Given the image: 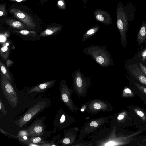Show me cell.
Listing matches in <instances>:
<instances>
[{"instance_id":"6da1fadb","label":"cell","mask_w":146,"mask_h":146,"mask_svg":"<svg viewBox=\"0 0 146 146\" xmlns=\"http://www.w3.org/2000/svg\"><path fill=\"white\" fill-rule=\"evenodd\" d=\"M9 12L13 16L31 29L37 27L35 20L41 19L33 11L23 4H12Z\"/></svg>"},{"instance_id":"7a4b0ae2","label":"cell","mask_w":146,"mask_h":146,"mask_svg":"<svg viewBox=\"0 0 146 146\" xmlns=\"http://www.w3.org/2000/svg\"><path fill=\"white\" fill-rule=\"evenodd\" d=\"M83 52L86 54L91 56L102 67L114 66L111 56L105 46L91 45L85 48Z\"/></svg>"},{"instance_id":"3957f363","label":"cell","mask_w":146,"mask_h":146,"mask_svg":"<svg viewBox=\"0 0 146 146\" xmlns=\"http://www.w3.org/2000/svg\"><path fill=\"white\" fill-rule=\"evenodd\" d=\"M116 13L117 25L120 35L121 43L125 48L127 44L126 34L128 29L129 20L125 7L121 1L117 5Z\"/></svg>"},{"instance_id":"277c9868","label":"cell","mask_w":146,"mask_h":146,"mask_svg":"<svg viewBox=\"0 0 146 146\" xmlns=\"http://www.w3.org/2000/svg\"><path fill=\"white\" fill-rule=\"evenodd\" d=\"M1 87L4 95L10 106L16 107L19 102L17 93L9 81L3 73H0Z\"/></svg>"},{"instance_id":"5b68a950","label":"cell","mask_w":146,"mask_h":146,"mask_svg":"<svg viewBox=\"0 0 146 146\" xmlns=\"http://www.w3.org/2000/svg\"><path fill=\"white\" fill-rule=\"evenodd\" d=\"M46 106L45 101H39L31 107L28 111L15 122L19 127H22L36 115L44 109Z\"/></svg>"},{"instance_id":"8992f818","label":"cell","mask_w":146,"mask_h":146,"mask_svg":"<svg viewBox=\"0 0 146 146\" xmlns=\"http://www.w3.org/2000/svg\"><path fill=\"white\" fill-rule=\"evenodd\" d=\"M93 13L95 19L97 21L106 25L112 23L111 16L107 11L97 9L94 11Z\"/></svg>"},{"instance_id":"52a82bcc","label":"cell","mask_w":146,"mask_h":146,"mask_svg":"<svg viewBox=\"0 0 146 146\" xmlns=\"http://www.w3.org/2000/svg\"><path fill=\"white\" fill-rule=\"evenodd\" d=\"M129 108L136 121L146 126V112L144 110L133 105L130 106Z\"/></svg>"},{"instance_id":"ba28073f","label":"cell","mask_w":146,"mask_h":146,"mask_svg":"<svg viewBox=\"0 0 146 146\" xmlns=\"http://www.w3.org/2000/svg\"><path fill=\"white\" fill-rule=\"evenodd\" d=\"M128 68L131 74L137 80L144 86H146V76L136 64L130 65Z\"/></svg>"},{"instance_id":"9c48e42d","label":"cell","mask_w":146,"mask_h":146,"mask_svg":"<svg viewBox=\"0 0 146 146\" xmlns=\"http://www.w3.org/2000/svg\"><path fill=\"white\" fill-rule=\"evenodd\" d=\"M28 137L40 136L44 133V128L42 123L37 121L32 124L27 130Z\"/></svg>"},{"instance_id":"30bf717a","label":"cell","mask_w":146,"mask_h":146,"mask_svg":"<svg viewBox=\"0 0 146 146\" xmlns=\"http://www.w3.org/2000/svg\"><path fill=\"white\" fill-rule=\"evenodd\" d=\"M55 80H51L39 84L34 87L28 92V93L33 92H43L47 89L53 86L56 81Z\"/></svg>"},{"instance_id":"8fae6325","label":"cell","mask_w":146,"mask_h":146,"mask_svg":"<svg viewBox=\"0 0 146 146\" xmlns=\"http://www.w3.org/2000/svg\"><path fill=\"white\" fill-rule=\"evenodd\" d=\"M146 40V22L143 21L139 30L137 37L138 46L143 43Z\"/></svg>"},{"instance_id":"7c38bea8","label":"cell","mask_w":146,"mask_h":146,"mask_svg":"<svg viewBox=\"0 0 146 146\" xmlns=\"http://www.w3.org/2000/svg\"><path fill=\"white\" fill-rule=\"evenodd\" d=\"M5 21L7 25L15 29L23 30L26 28L27 27H29L20 21L11 18H7L5 19Z\"/></svg>"},{"instance_id":"4fadbf2b","label":"cell","mask_w":146,"mask_h":146,"mask_svg":"<svg viewBox=\"0 0 146 146\" xmlns=\"http://www.w3.org/2000/svg\"><path fill=\"white\" fill-rule=\"evenodd\" d=\"M63 27L62 25L59 24L52 25L41 32L40 36H45L54 34L61 31Z\"/></svg>"},{"instance_id":"5bb4252c","label":"cell","mask_w":146,"mask_h":146,"mask_svg":"<svg viewBox=\"0 0 146 146\" xmlns=\"http://www.w3.org/2000/svg\"><path fill=\"white\" fill-rule=\"evenodd\" d=\"M100 28V26L98 25L90 28L83 34L81 39L82 42L86 41L90 37L94 35L98 32Z\"/></svg>"},{"instance_id":"9a60e30c","label":"cell","mask_w":146,"mask_h":146,"mask_svg":"<svg viewBox=\"0 0 146 146\" xmlns=\"http://www.w3.org/2000/svg\"><path fill=\"white\" fill-rule=\"evenodd\" d=\"M13 32L23 35L31 36L34 37L36 36V33L35 31H33L21 30L20 31L14 30L13 31Z\"/></svg>"},{"instance_id":"2e32d148","label":"cell","mask_w":146,"mask_h":146,"mask_svg":"<svg viewBox=\"0 0 146 146\" xmlns=\"http://www.w3.org/2000/svg\"><path fill=\"white\" fill-rule=\"evenodd\" d=\"M0 67L2 73L4 75L9 81L11 82L12 80L9 72L7 67L1 61L0 62Z\"/></svg>"},{"instance_id":"e0dca14e","label":"cell","mask_w":146,"mask_h":146,"mask_svg":"<svg viewBox=\"0 0 146 146\" xmlns=\"http://www.w3.org/2000/svg\"><path fill=\"white\" fill-rule=\"evenodd\" d=\"M9 48L8 46H5L1 48L0 53L1 56L5 60H6L9 55Z\"/></svg>"},{"instance_id":"ac0fdd59","label":"cell","mask_w":146,"mask_h":146,"mask_svg":"<svg viewBox=\"0 0 146 146\" xmlns=\"http://www.w3.org/2000/svg\"><path fill=\"white\" fill-rule=\"evenodd\" d=\"M123 96L124 97H133L135 95L132 91L128 87H126L124 89L123 92Z\"/></svg>"},{"instance_id":"d6986e66","label":"cell","mask_w":146,"mask_h":146,"mask_svg":"<svg viewBox=\"0 0 146 146\" xmlns=\"http://www.w3.org/2000/svg\"><path fill=\"white\" fill-rule=\"evenodd\" d=\"M8 15L7 11L6 9V5L4 3L0 5V16H6Z\"/></svg>"},{"instance_id":"ffe728a7","label":"cell","mask_w":146,"mask_h":146,"mask_svg":"<svg viewBox=\"0 0 146 146\" xmlns=\"http://www.w3.org/2000/svg\"><path fill=\"white\" fill-rule=\"evenodd\" d=\"M28 140L33 143H40L43 142L42 139L39 136L31 137V138L28 139Z\"/></svg>"},{"instance_id":"44dd1931","label":"cell","mask_w":146,"mask_h":146,"mask_svg":"<svg viewBox=\"0 0 146 146\" xmlns=\"http://www.w3.org/2000/svg\"><path fill=\"white\" fill-rule=\"evenodd\" d=\"M134 84L137 88L146 96V87L136 82H135Z\"/></svg>"},{"instance_id":"7402d4cb","label":"cell","mask_w":146,"mask_h":146,"mask_svg":"<svg viewBox=\"0 0 146 146\" xmlns=\"http://www.w3.org/2000/svg\"><path fill=\"white\" fill-rule=\"evenodd\" d=\"M57 5L58 7L61 9L65 10L66 7V3L64 0H58Z\"/></svg>"},{"instance_id":"603a6c76","label":"cell","mask_w":146,"mask_h":146,"mask_svg":"<svg viewBox=\"0 0 146 146\" xmlns=\"http://www.w3.org/2000/svg\"><path fill=\"white\" fill-rule=\"evenodd\" d=\"M137 57L143 62H144L146 60V48L139 54Z\"/></svg>"},{"instance_id":"cb8c5ba5","label":"cell","mask_w":146,"mask_h":146,"mask_svg":"<svg viewBox=\"0 0 146 146\" xmlns=\"http://www.w3.org/2000/svg\"><path fill=\"white\" fill-rule=\"evenodd\" d=\"M25 136H28V133L27 130L19 131L18 135L17 137L20 140Z\"/></svg>"},{"instance_id":"d4e9b609","label":"cell","mask_w":146,"mask_h":146,"mask_svg":"<svg viewBox=\"0 0 146 146\" xmlns=\"http://www.w3.org/2000/svg\"><path fill=\"white\" fill-rule=\"evenodd\" d=\"M0 111H2L4 115H7V111L6 110L5 106L1 99L0 98Z\"/></svg>"},{"instance_id":"484cf974","label":"cell","mask_w":146,"mask_h":146,"mask_svg":"<svg viewBox=\"0 0 146 146\" xmlns=\"http://www.w3.org/2000/svg\"><path fill=\"white\" fill-rule=\"evenodd\" d=\"M62 98L63 101L65 103H67L69 101V98L68 95L62 91Z\"/></svg>"},{"instance_id":"4316f807","label":"cell","mask_w":146,"mask_h":146,"mask_svg":"<svg viewBox=\"0 0 146 146\" xmlns=\"http://www.w3.org/2000/svg\"><path fill=\"white\" fill-rule=\"evenodd\" d=\"M139 64L140 69L146 76V67L141 62H140Z\"/></svg>"},{"instance_id":"83f0119b","label":"cell","mask_w":146,"mask_h":146,"mask_svg":"<svg viewBox=\"0 0 146 146\" xmlns=\"http://www.w3.org/2000/svg\"><path fill=\"white\" fill-rule=\"evenodd\" d=\"M93 107L96 109H100L101 108V105L98 103H94L93 105Z\"/></svg>"},{"instance_id":"f1b7e54d","label":"cell","mask_w":146,"mask_h":146,"mask_svg":"<svg viewBox=\"0 0 146 146\" xmlns=\"http://www.w3.org/2000/svg\"><path fill=\"white\" fill-rule=\"evenodd\" d=\"M98 124L95 121H92L90 124V126H93L94 127H96L98 126Z\"/></svg>"},{"instance_id":"f546056e","label":"cell","mask_w":146,"mask_h":146,"mask_svg":"<svg viewBox=\"0 0 146 146\" xmlns=\"http://www.w3.org/2000/svg\"><path fill=\"white\" fill-rule=\"evenodd\" d=\"M63 142L64 144H68L70 142V140L69 138H65L63 139Z\"/></svg>"},{"instance_id":"4dcf8cb0","label":"cell","mask_w":146,"mask_h":146,"mask_svg":"<svg viewBox=\"0 0 146 146\" xmlns=\"http://www.w3.org/2000/svg\"><path fill=\"white\" fill-rule=\"evenodd\" d=\"M13 63V62L12 61L10 60L9 59L7 60L6 61V64L7 67L10 66Z\"/></svg>"},{"instance_id":"1f68e13d","label":"cell","mask_w":146,"mask_h":146,"mask_svg":"<svg viewBox=\"0 0 146 146\" xmlns=\"http://www.w3.org/2000/svg\"><path fill=\"white\" fill-rule=\"evenodd\" d=\"M27 0H9V1L17 2H23Z\"/></svg>"},{"instance_id":"d6a6232c","label":"cell","mask_w":146,"mask_h":146,"mask_svg":"<svg viewBox=\"0 0 146 146\" xmlns=\"http://www.w3.org/2000/svg\"><path fill=\"white\" fill-rule=\"evenodd\" d=\"M65 120V117L64 115H62L60 121L62 122H63Z\"/></svg>"},{"instance_id":"836d02e7","label":"cell","mask_w":146,"mask_h":146,"mask_svg":"<svg viewBox=\"0 0 146 146\" xmlns=\"http://www.w3.org/2000/svg\"><path fill=\"white\" fill-rule=\"evenodd\" d=\"M0 130L1 132L4 134L6 135L7 134L6 132L1 128H0Z\"/></svg>"},{"instance_id":"e575fe53","label":"cell","mask_w":146,"mask_h":146,"mask_svg":"<svg viewBox=\"0 0 146 146\" xmlns=\"http://www.w3.org/2000/svg\"><path fill=\"white\" fill-rule=\"evenodd\" d=\"M48 0H40L39 2V3L40 4H42L46 2Z\"/></svg>"},{"instance_id":"d590c367","label":"cell","mask_w":146,"mask_h":146,"mask_svg":"<svg viewBox=\"0 0 146 146\" xmlns=\"http://www.w3.org/2000/svg\"><path fill=\"white\" fill-rule=\"evenodd\" d=\"M84 2V4L86 7V3L87 1V0H82Z\"/></svg>"},{"instance_id":"8d00e7d4","label":"cell","mask_w":146,"mask_h":146,"mask_svg":"<svg viewBox=\"0 0 146 146\" xmlns=\"http://www.w3.org/2000/svg\"><path fill=\"white\" fill-rule=\"evenodd\" d=\"M81 111H84V110L82 109L81 110Z\"/></svg>"}]
</instances>
